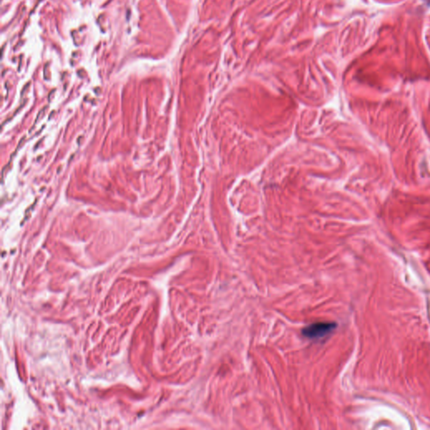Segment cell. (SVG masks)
<instances>
[{
	"label": "cell",
	"instance_id": "obj_1",
	"mask_svg": "<svg viewBox=\"0 0 430 430\" xmlns=\"http://www.w3.org/2000/svg\"><path fill=\"white\" fill-rule=\"evenodd\" d=\"M337 324L335 323H327V322H321V323H315L310 324L308 327L304 328L303 330V334L304 336L310 339H319L325 338L329 334L333 332Z\"/></svg>",
	"mask_w": 430,
	"mask_h": 430
}]
</instances>
